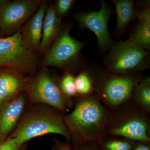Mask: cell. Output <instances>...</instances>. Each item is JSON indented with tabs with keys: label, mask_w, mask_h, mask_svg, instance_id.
<instances>
[{
	"label": "cell",
	"mask_w": 150,
	"mask_h": 150,
	"mask_svg": "<svg viewBox=\"0 0 150 150\" xmlns=\"http://www.w3.org/2000/svg\"><path fill=\"white\" fill-rule=\"evenodd\" d=\"M74 146L99 142L110 121L108 110L95 96L82 97L71 113L63 115Z\"/></svg>",
	"instance_id": "obj_1"
},
{
	"label": "cell",
	"mask_w": 150,
	"mask_h": 150,
	"mask_svg": "<svg viewBox=\"0 0 150 150\" xmlns=\"http://www.w3.org/2000/svg\"><path fill=\"white\" fill-rule=\"evenodd\" d=\"M22 116L8 137L16 138L21 144L49 134H58L71 141L63 115L55 108L43 104L34 105Z\"/></svg>",
	"instance_id": "obj_2"
},
{
	"label": "cell",
	"mask_w": 150,
	"mask_h": 150,
	"mask_svg": "<svg viewBox=\"0 0 150 150\" xmlns=\"http://www.w3.org/2000/svg\"><path fill=\"white\" fill-rule=\"evenodd\" d=\"M105 59L108 73L131 76L144 70L149 65V53L129 40L113 43Z\"/></svg>",
	"instance_id": "obj_3"
},
{
	"label": "cell",
	"mask_w": 150,
	"mask_h": 150,
	"mask_svg": "<svg viewBox=\"0 0 150 150\" xmlns=\"http://www.w3.org/2000/svg\"><path fill=\"white\" fill-rule=\"evenodd\" d=\"M27 102L31 105L43 104L66 112L69 100L62 94L58 83L46 68L30 76L25 90Z\"/></svg>",
	"instance_id": "obj_4"
},
{
	"label": "cell",
	"mask_w": 150,
	"mask_h": 150,
	"mask_svg": "<svg viewBox=\"0 0 150 150\" xmlns=\"http://www.w3.org/2000/svg\"><path fill=\"white\" fill-rule=\"evenodd\" d=\"M38 54L30 51L22 40L20 31L0 38V67H7L32 76L39 69Z\"/></svg>",
	"instance_id": "obj_5"
},
{
	"label": "cell",
	"mask_w": 150,
	"mask_h": 150,
	"mask_svg": "<svg viewBox=\"0 0 150 150\" xmlns=\"http://www.w3.org/2000/svg\"><path fill=\"white\" fill-rule=\"evenodd\" d=\"M70 25L61 30L40 61L39 68L48 67L67 69L79 61L86 42L76 40L70 35Z\"/></svg>",
	"instance_id": "obj_6"
},
{
	"label": "cell",
	"mask_w": 150,
	"mask_h": 150,
	"mask_svg": "<svg viewBox=\"0 0 150 150\" xmlns=\"http://www.w3.org/2000/svg\"><path fill=\"white\" fill-rule=\"evenodd\" d=\"M45 1L43 0H4L0 6V30L3 36H10L20 30Z\"/></svg>",
	"instance_id": "obj_7"
},
{
	"label": "cell",
	"mask_w": 150,
	"mask_h": 150,
	"mask_svg": "<svg viewBox=\"0 0 150 150\" xmlns=\"http://www.w3.org/2000/svg\"><path fill=\"white\" fill-rule=\"evenodd\" d=\"M141 79L137 75H107L100 83V95L110 107H118L131 98L134 86Z\"/></svg>",
	"instance_id": "obj_8"
},
{
	"label": "cell",
	"mask_w": 150,
	"mask_h": 150,
	"mask_svg": "<svg viewBox=\"0 0 150 150\" xmlns=\"http://www.w3.org/2000/svg\"><path fill=\"white\" fill-rule=\"evenodd\" d=\"M111 9L104 1H101V7L97 11L80 12L75 16L80 26L88 28L94 33L97 38L98 48L104 51L113 44L108 28L111 16Z\"/></svg>",
	"instance_id": "obj_9"
},
{
	"label": "cell",
	"mask_w": 150,
	"mask_h": 150,
	"mask_svg": "<svg viewBox=\"0 0 150 150\" xmlns=\"http://www.w3.org/2000/svg\"><path fill=\"white\" fill-rule=\"evenodd\" d=\"M117 117L109 127V133L131 140L149 143V121L142 112H127Z\"/></svg>",
	"instance_id": "obj_10"
},
{
	"label": "cell",
	"mask_w": 150,
	"mask_h": 150,
	"mask_svg": "<svg viewBox=\"0 0 150 150\" xmlns=\"http://www.w3.org/2000/svg\"><path fill=\"white\" fill-rule=\"evenodd\" d=\"M27 103L26 94L23 92L0 105V144L17 125Z\"/></svg>",
	"instance_id": "obj_11"
},
{
	"label": "cell",
	"mask_w": 150,
	"mask_h": 150,
	"mask_svg": "<svg viewBox=\"0 0 150 150\" xmlns=\"http://www.w3.org/2000/svg\"><path fill=\"white\" fill-rule=\"evenodd\" d=\"M30 76L17 70L0 67V105L25 91Z\"/></svg>",
	"instance_id": "obj_12"
},
{
	"label": "cell",
	"mask_w": 150,
	"mask_h": 150,
	"mask_svg": "<svg viewBox=\"0 0 150 150\" xmlns=\"http://www.w3.org/2000/svg\"><path fill=\"white\" fill-rule=\"evenodd\" d=\"M48 5L47 1L42 4L20 30L24 45L38 54L42 40L43 20Z\"/></svg>",
	"instance_id": "obj_13"
},
{
	"label": "cell",
	"mask_w": 150,
	"mask_h": 150,
	"mask_svg": "<svg viewBox=\"0 0 150 150\" xmlns=\"http://www.w3.org/2000/svg\"><path fill=\"white\" fill-rule=\"evenodd\" d=\"M61 30V19L56 15L54 5H48L43 20L42 40L38 54L46 53Z\"/></svg>",
	"instance_id": "obj_14"
},
{
	"label": "cell",
	"mask_w": 150,
	"mask_h": 150,
	"mask_svg": "<svg viewBox=\"0 0 150 150\" xmlns=\"http://www.w3.org/2000/svg\"><path fill=\"white\" fill-rule=\"evenodd\" d=\"M138 24L134 33L129 39L135 45L143 49L150 48V8L149 6L136 10Z\"/></svg>",
	"instance_id": "obj_15"
},
{
	"label": "cell",
	"mask_w": 150,
	"mask_h": 150,
	"mask_svg": "<svg viewBox=\"0 0 150 150\" xmlns=\"http://www.w3.org/2000/svg\"><path fill=\"white\" fill-rule=\"evenodd\" d=\"M115 8L117 23L115 31L122 34L131 21L137 19L133 0H112Z\"/></svg>",
	"instance_id": "obj_16"
},
{
	"label": "cell",
	"mask_w": 150,
	"mask_h": 150,
	"mask_svg": "<svg viewBox=\"0 0 150 150\" xmlns=\"http://www.w3.org/2000/svg\"><path fill=\"white\" fill-rule=\"evenodd\" d=\"M132 96L135 103L142 110H150V79L146 77L134 86Z\"/></svg>",
	"instance_id": "obj_17"
},
{
	"label": "cell",
	"mask_w": 150,
	"mask_h": 150,
	"mask_svg": "<svg viewBox=\"0 0 150 150\" xmlns=\"http://www.w3.org/2000/svg\"><path fill=\"white\" fill-rule=\"evenodd\" d=\"M77 95L82 97L90 96L94 89L93 82L88 71L84 70L75 77Z\"/></svg>",
	"instance_id": "obj_18"
},
{
	"label": "cell",
	"mask_w": 150,
	"mask_h": 150,
	"mask_svg": "<svg viewBox=\"0 0 150 150\" xmlns=\"http://www.w3.org/2000/svg\"><path fill=\"white\" fill-rule=\"evenodd\" d=\"M58 86L63 95L68 100L76 96V91L75 83V77L69 71H66L62 76Z\"/></svg>",
	"instance_id": "obj_19"
},
{
	"label": "cell",
	"mask_w": 150,
	"mask_h": 150,
	"mask_svg": "<svg viewBox=\"0 0 150 150\" xmlns=\"http://www.w3.org/2000/svg\"><path fill=\"white\" fill-rule=\"evenodd\" d=\"M134 145L131 142L122 140H110L102 144L103 150H132Z\"/></svg>",
	"instance_id": "obj_20"
},
{
	"label": "cell",
	"mask_w": 150,
	"mask_h": 150,
	"mask_svg": "<svg viewBox=\"0 0 150 150\" xmlns=\"http://www.w3.org/2000/svg\"><path fill=\"white\" fill-rule=\"evenodd\" d=\"M74 0H58L54 6L57 16L61 19L68 13L75 3Z\"/></svg>",
	"instance_id": "obj_21"
},
{
	"label": "cell",
	"mask_w": 150,
	"mask_h": 150,
	"mask_svg": "<svg viewBox=\"0 0 150 150\" xmlns=\"http://www.w3.org/2000/svg\"><path fill=\"white\" fill-rule=\"evenodd\" d=\"M26 144H21L16 139L8 137L0 144V150H25Z\"/></svg>",
	"instance_id": "obj_22"
},
{
	"label": "cell",
	"mask_w": 150,
	"mask_h": 150,
	"mask_svg": "<svg viewBox=\"0 0 150 150\" xmlns=\"http://www.w3.org/2000/svg\"><path fill=\"white\" fill-rule=\"evenodd\" d=\"M51 150H72V145L54 138Z\"/></svg>",
	"instance_id": "obj_23"
},
{
	"label": "cell",
	"mask_w": 150,
	"mask_h": 150,
	"mask_svg": "<svg viewBox=\"0 0 150 150\" xmlns=\"http://www.w3.org/2000/svg\"><path fill=\"white\" fill-rule=\"evenodd\" d=\"M94 144V143H87L76 146H72V150H99Z\"/></svg>",
	"instance_id": "obj_24"
},
{
	"label": "cell",
	"mask_w": 150,
	"mask_h": 150,
	"mask_svg": "<svg viewBox=\"0 0 150 150\" xmlns=\"http://www.w3.org/2000/svg\"><path fill=\"white\" fill-rule=\"evenodd\" d=\"M132 150H150V146L147 143L142 142L134 146Z\"/></svg>",
	"instance_id": "obj_25"
},
{
	"label": "cell",
	"mask_w": 150,
	"mask_h": 150,
	"mask_svg": "<svg viewBox=\"0 0 150 150\" xmlns=\"http://www.w3.org/2000/svg\"><path fill=\"white\" fill-rule=\"evenodd\" d=\"M3 35H2L1 33V30H0V38H2Z\"/></svg>",
	"instance_id": "obj_26"
}]
</instances>
